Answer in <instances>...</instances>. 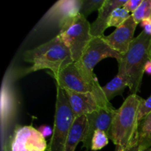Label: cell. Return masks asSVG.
Returning a JSON list of instances; mask_svg holds the SVG:
<instances>
[{
    "instance_id": "6da1fadb",
    "label": "cell",
    "mask_w": 151,
    "mask_h": 151,
    "mask_svg": "<svg viewBox=\"0 0 151 151\" xmlns=\"http://www.w3.org/2000/svg\"><path fill=\"white\" fill-rule=\"evenodd\" d=\"M143 100L137 94H131L116 109L108 137L119 151H130L137 146L139 111Z\"/></svg>"
},
{
    "instance_id": "7a4b0ae2",
    "label": "cell",
    "mask_w": 151,
    "mask_h": 151,
    "mask_svg": "<svg viewBox=\"0 0 151 151\" xmlns=\"http://www.w3.org/2000/svg\"><path fill=\"white\" fill-rule=\"evenodd\" d=\"M150 44L151 35L142 30L134 38L128 52L118 61L117 75L126 81L131 94H137L140 90L145 67L150 60Z\"/></svg>"
},
{
    "instance_id": "3957f363",
    "label": "cell",
    "mask_w": 151,
    "mask_h": 151,
    "mask_svg": "<svg viewBox=\"0 0 151 151\" xmlns=\"http://www.w3.org/2000/svg\"><path fill=\"white\" fill-rule=\"evenodd\" d=\"M23 58L31 64L30 67L25 69L24 74L42 69H49L50 74H57L74 62L69 48L58 35L35 48L25 51Z\"/></svg>"
},
{
    "instance_id": "277c9868",
    "label": "cell",
    "mask_w": 151,
    "mask_h": 151,
    "mask_svg": "<svg viewBox=\"0 0 151 151\" xmlns=\"http://www.w3.org/2000/svg\"><path fill=\"white\" fill-rule=\"evenodd\" d=\"M122 57V55L108 45L103 37H92L81 59L75 63L85 81L96 89L101 90L102 86L93 72L94 66L106 58H114L118 62Z\"/></svg>"
},
{
    "instance_id": "5b68a950",
    "label": "cell",
    "mask_w": 151,
    "mask_h": 151,
    "mask_svg": "<svg viewBox=\"0 0 151 151\" xmlns=\"http://www.w3.org/2000/svg\"><path fill=\"white\" fill-rule=\"evenodd\" d=\"M58 35L69 48L73 61L78 62L92 38L91 24L79 13L62 24Z\"/></svg>"
},
{
    "instance_id": "8992f818",
    "label": "cell",
    "mask_w": 151,
    "mask_h": 151,
    "mask_svg": "<svg viewBox=\"0 0 151 151\" xmlns=\"http://www.w3.org/2000/svg\"><path fill=\"white\" fill-rule=\"evenodd\" d=\"M75 119L66 91L57 86L54 128L47 151H65L68 135Z\"/></svg>"
},
{
    "instance_id": "52a82bcc",
    "label": "cell",
    "mask_w": 151,
    "mask_h": 151,
    "mask_svg": "<svg viewBox=\"0 0 151 151\" xmlns=\"http://www.w3.org/2000/svg\"><path fill=\"white\" fill-rule=\"evenodd\" d=\"M51 75L55 79L57 86L60 88L80 93H91L96 97L100 108L115 109L107 100L103 89H96L85 81L78 71L75 62L63 68L58 73Z\"/></svg>"
},
{
    "instance_id": "ba28073f",
    "label": "cell",
    "mask_w": 151,
    "mask_h": 151,
    "mask_svg": "<svg viewBox=\"0 0 151 151\" xmlns=\"http://www.w3.org/2000/svg\"><path fill=\"white\" fill-rule=\"evenodd\" d=\"M45 138L32 126H17L15 129L10 151H47Z\"/></svg>"
},
{
    "instance_id": "9c48e42d",
    "label": "cell",
    "mask_w": 151,
    "mask_h": 151,
    "mask_svg": "<svg viewBox=\"0 0 151 151\" xmlns=\"http://www.w3.org/2000/svg\"><path fill=\"white\" fill-rule=\"evenodd\" d=\"M83 0H60L44 15L39 23L41 27L57 24L58 28L69 18L78 15L81 11Z\"/></svg>"
},
{
    "instance_id": "30bf717a",
    "label": "cell",
    "mask_w": 151,
    "mask_h": 151,
    "mask_svg": "<svg viewBox=\"0 0 151 151\" xmlns=\"http://www.w3.org/2000/svg\"><path fill=\"white\" fill-rule=\"evenodd\" d=\"M116 109H99L96 111L87 114V130L83 140V147L86 151L91 150V139L94 132L97 131H103L108 135L110 127L113 121Z\"/></svg>"
},
{
    "instance_id": "8fae6325",
    "label": "cell",
    "mask_w": 151,
    "mask_h": 151,
    "mask_svg": "<svg viewBox=\"0 0 151 151\" xmlns=\"http://www.w3.org/2000/svg\"><path fill=\"white\" fill-rule=\"evenodd\" d=\"M137 24H138L134 21L131 15V16L111 34L107 36L105 35L103 39L111 48L123 55L128 52L131 42L134 39V32Z\"/></svg>"
},
{
    "instance_id": "7c38bea8",
    "label": "cell",
    "mask_w": 151,
    "mask_h": 151,
    "mask_svg": "<svg viewBox=\"0 0 151 151\" xmlns=\"http://www.w3.org/2000/svg\"><path fill=\"white\" fill-rule=\"evenodd\" d=\"M65 91L75 118L89 114L100 109L97 99L91 93H80L70 90Z\"/></svg>"
},
{
    "instance_id": "4fadbf2b",
    "label": "cell",
    "mask_w": 151,
    "mask_h": 151,
    "mask_svg": "<svg viewBox=\"0 0 151 151\" xmlns=\"http://www.w3.org/2000/svg\"><path fill=\"white\" fill-rule=\"evenodd\" d=\"M127 0H105L103 6L98 10L97 19L91 24L92 37H104V32L109 26V19L112 12L116 8L123 7Z\"/></svg>"
},
{
    "instance_id": "5bb4252c",
    "label": "cell",
    "mask_w": 151,
    "mask_h": 151,
    "mask_svg": "<svg viewBox=\"0 0 151 151\" xmlns=\"http://www.w3.org/2000/svg\"><path fill=\"white\" fill-rule=\"evenodd\" d=\"M87 123L86 115L75 118L68 135L65 151H75L79 142H83L87 130Z\"/></svg>"
},
{
    "instance_id": "9a60e30c",
    "label": "cell",
    "mask_w": 151,
    "mask_h": 151,
    "mask_svg": "<svg viewBox=\"0 0 151 151\" xmlns=\"http://www.w3.org/2000/svg\"><path fill=\"white\" fill-rule=\"evenodd\" d=\"M137 148L145 150L151 147V112L139 122Z\"/></svg>"
},
{
    "instance_id": "2e32d148",
    "label": "cell",
    "mask_w": 151,
    "mask_h": 151,
    "mask_svg": "<svg viewBox=\"0 0 151 151\" xmlns=\"http://www.w3.org/2000/svg\"><path fill=\"white\" fill-rule=\"evenodd\" d=\"M126 87H128L126 81L117 75L105 86L102 87V89L107 100L110 102L116 96L121 95Z\"/></svg>"
},
{
    "instance_id": "e0dca14e",
    "label": "cell",
    "mask_w": 151,
    "mask_h": 151,
    "mask_svg": "<svg viewBox=\"0 0 151 151\" xmlns=\"http://www.w3.org/2000/svg\"><path fill=\"white\" fill-rule=\"evenodd\" d=\"M131 13H128L123 7L115 9L111 15L108 26L109 27H119L131 16Z\"/></svg>"
},
{
    "instance_id": "ac0fdd59",
    "label": "cell",
    "mask_w": 151,
    "mask_h": 151,
    "mask_svg": "<svg viewBox=\"0 0 151 151\" xmlns=\"http://www.w3.org/2000/svg\"><path fill=\"white\" fill-rule=\"evenodd\" d=\"M131 16L137 24H140L144 19L151 18V0H142L138 9Z\"/></svg>"
},
{
    "instance_id": "d6986e66",
    "label": "cell",
    "mask_w": 151,
    "mask_h": 151,
    "mask_svg": "<svg viewBox=\"0 0 151 151\" xmlns=\"http://www.w3.org/2000/svg\"><path fill=\"white\" fill-rule=\"evenodd\" d=\"M109 137L107 134L103 131H97L94 132L91 139V150H99L103 149L109 143Z\"/></svg>"
},
{
    "instance_id": "ffe728a7",
    "label": "cell",
    "mask_w": 151,
    "mask_h": 151,
    "mask_svg": "<svg viewBox=\"0 0 151 151\" xmlns=\"http://www.w3.org/2000/svg\"><path fill=\"white\" fill-rule=\"evenodd\" d=\"M104 1L105 0H83L80 13L86 18L92 12L95 10L98 11Z\"/></svg>"
},
{
    "instance_id": "44dd1931",
    "label": "cell",
    "mask_w": 151,
    "mask_h": 151,
    "mask_svg": "<svg viewBox=\"0 0 151 151\" xmlns=\"http://www.w3.org/2000/svg\"><path fill=\"white\" fill-rule=\"evenodd\" d=\"M151 112V95L147 100H144L140 106L139 111V121H141Z\"/></svg>"
},
{
    "instance_id": "7402d4cb",
    "label": "cell",
    "mask_w": 151,
    "mask_h": 151,
    "mask_svg": "<svg viewBox=\"0 0 151 151\" xmlns=\"http://www.w3.org/2000/svg\"><path fill=\"white\" fill-rule=\"evenodd\" d=\"M142 2V0H127L125 4L123 5V7L128 13L132 14L138 9Z\"/></svg>"
},
{
    "instance_id": "603a6c76",
    "label": "cell",
    "mask_w": 151,
    "mask_h": 151,
    "mask_svg": "<svg viewBox=\"0 0 151 151\" xmlns=\"http://www.w3.org/2000/svg\"><path fill=\"white\" fill-rule=\"evenodd\" d=\"M140 26L147 35H151V18L145 19L140 22Z\"/></svg>"
},
{
    "instance_id": "cb8c5ba5",
    "label": "cell",
    "mask_w": 151,
    "mask_h": 151,
    "mask_svg": "<svg viewBox=\"0 0 151 151\" xmlns=\"http://www.w3.org/2000/svg\"><path fill=\"white\" fill-rule=\"evenodd\" d=\"M38 130L44 138L52 135L53 132L52 131L51 128H50V126H47V125H42V126H40Z\"/></svg>"
},
{
    "instance_id": "d4e9b609",
    "label": "cell",
    "mask_w": 151,
    "mask_h": 151,
    "mask_svg": "<svg viewBox=\"0 0 151 151\" xmlns=\"http://www.w3.org/2000/svg\"><path fill=\"white\" fill-rule=\"evenodd\" d=\"M145 72L148 75H151V60H149L146 63L145 67Z\"/></svg>"
},
{
    "instance_id": "484cf974",
    "label": "cell",
    "mask_w": 151,
    "mask_h": 151,
    "mask_svg": "<svg viewBox=\"0 0 151 151\" xmlns=\"http://www.w3.org/2000/svg\"><path fill=\"white\" fill-rule=\"evenodd\" d=\"M130 151H151V147H150V148H148V149H147V150H139L137 148V147H134V148L131 149V150Z\"/></svg>"
},
{
    "instance_id": "4316f807",
    "label": "cell",
    "mask_w": 151,
    "mask_h": 151,
    "mask_svg": "<svg viewBox=\"0 0 151 151\" xmlns=\"http://www.w3.org/2000/svg\"><path fill=\"white\" fill-rule=\"evenodd\" d=\"M149 54H150V60H151V44H150V52H149Z\"/></svg>"
},
{
    "instance_id": "83f0119b",
    "label": "cell",
    "mask_w": 151,
    "mask_h": 151,
    "mask_svg": "<svg viewBox=\"0 0 151 151\" xmlns=\"http://www.w3.org/2000/svg\"><path fill=\"white\" fill-rule=\"evenodd\" d=\"M115 151H119V150H118L117 148H116V149H115Z\"/></svg>"
}]
</instances>
